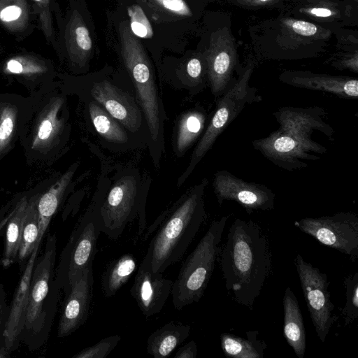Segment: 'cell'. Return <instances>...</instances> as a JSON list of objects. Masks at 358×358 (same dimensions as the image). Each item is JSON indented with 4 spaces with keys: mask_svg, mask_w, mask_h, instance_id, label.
<instances>
[{
    "mask_svg": "<svg viewBox=\"0 0 358 358\" xmlns=\"http://www.w3.org/2000/svg\"><path fill=\"white\" fill-rule=\"evenodd\" d=\"M218 259L231 299L253 310L272 268L271 245L265 231L252 220L236 218L220 246Z\"/></svg>",
    "mask_w": 358,
    "mask_h": 358,
    "instance_id": "6da1fadb",
    "label": "cell"
},
{
    "mask_svg": "<svg viewBox=\"0 0 358 358\" xmlns=\"http://www.w3.org/2000/svg\"><path fill=\"white\" fill-rule=\"evenodd\" d=\"M208 184L203 178L187 189L153 224L154 229L159 227L144 257L154 272L163 273L180 261L196 236L206 218L204 192Z\"/></svg>",
    "mask_w": 358,
    "mask_h": 358,
    "instance_id": "7a4b0ae2",
    "label": "cell"
},
{
    "mask_svg": "<svg viewBox=\"0 0 358 358\" xmlns=\"http://www.w3.org/2000/svg\"><path fill=\"white\" fill-rule=\"evenodd\" d=\"M119 30L122 57L134 85L136 97L146 120L154 148L151 155L155 166L159 167L161 153L165 151V113L154 71L141 41L131 31L129 24L122 22Z\"/></svg>",
    "mask_w": 358,
    "mask_h": 358,
    "instance_id": "3957f363",
    "label": "cell"
},
{
    "mask_svg": "<svg viewBox=\"0 0 358 358\" xmlns=\"http://www.w3.org/2000/svg\"><path fill=\"white\" fill-rule=\"evenodd\" d=\"M229 217L214 220L183 262L171 294L176 309L198 302L203 296L215 268Z\"/></svg>",
    "mask_w": 358,
    "mask_h": 358,
    "instance_id": "277c9868",
    "label": "cell"
},
{
    "mask_svg": "<svg viewBox=\"0 0 358 358\" xmlns=\"http://www.w3.org/2000/svg\"><path fill=\"white\" fill-rule=\"evenodd\" d=\"M255 67V61L249 59L246 65L238 72V78H234L227 90L217 99L213 115L192 153L187 169L178 180V187L189 177L220 135L243 108L248 105L262 101L257 88L249 85Z\"/></svg>",
    "mask_w": 358,
    "mask_h": 358,
    "instance_id": "5b68a950",
    "label": "cell"
},
{
    "mask_svg": "<svg viewBox=\"0 0 358 358\" xmlns=\"http://www.w3.org/2000/svg\"><path fill=\"white\" fill-rule=\"evenodd\" d=\"M145 196L134 177L124 176L110 188L107 195L92 208L101 232L117 240L127 224L138 217V236L145 229Z\"/></svg>",
    "mask_w": 358,
    "mask_h": 358,
    "instance_id": "8992f818",
    "label": "cell"
},
{
    "mask_svg": "<svg viewBox=\"0 0 358 358\" xmlns=\"http://www.w3.org/2000/svg\"><path fill=\"white\" fill-rule=\"evenodd\" d=\"M101 230L92 210L85 213L73 231L60 257L55 279L66 294L71 284L90 266L96 253Z\"/></svg>",
    "mask_w": 358,
    "mask_h": 358,
    "instance_id": "52a82bcc",
    "label": "cell"
},
{
    "mask_svg": "<svg viewBox=\"0 0 358 358\" xmlns=\"http://www.w3.org/2000/svg\"><path fill=\"white\" fill-rule=\"evenodd\" d=\"M294 225L322 245L347 255L352 262L358 258V216L352 212L333 215L304 217Z\"/></svg>",
    "mask_w": 358,
    "mask_h": 358,
    "instance_id": "ba28073f",
    "label": "cell"
},
{
    "mask_svg": "<svg viewBox=\"0 0 358 358\" xmlns=\"http://www.w3.org/2000/svg\"><path fill=\"white\" fill-rule=\"evenodd\" d=\"M294 264L315 332L324 343L338 317L333 313L334 305L328 290L326 273L307 262L297 254Z\"/></svg>",
    "mask_w": 358,
    "mask_h": 358,
    "instance_id": "9c48e42d",
    "label": "cell"
},
{
    "mask_svg": "<svg viewBox=\"0 0 358 358\" xmlns=\"http://www.w3.org/2000/svg\"><path fill=\"white\" fill-rule=\"evenodd\" d=\"M56 254V236L49 234L46 239L44 252L38 261L36 258L29 287L24 331L34 335L39 334L45 329V301L47 297H49L50 287L55 281L53 276ZM58 292L59 291H56L50 296Z\"/></svg>",
    "mask_w": 358,
    "mask_h": 358,
    "instance_id": "30bf717a",
    "label": "cell"
},
{
    "mask_svg": "<svg viewBox=\"0 0 358 358\" xmlns=\"http://www.w3.org/2000/svg\"><path fill=\"white\" fill-rule=\"evenodd\" d=\"M281 131L295 137L307 145L313 154H325L327 148L311 138L315 131L333 139L334 130L326 122V111L318 106L306 108L283 106L273 113Z\"/></svg>",
    "mask_w": 358,
    "mask_h": 358,
    "instance_id": "8fae6325",
    "label": "cell"
},
{
    "mask_svg": "<svg viewBox=\"0 0 358 358\" xmlns=\"http://www.w3.org/2000/svg\"><path fill=\"white\" fill-rule=\"evenodd\" d=\"M213 187L220 205L225 201H233L248 214L255 210H271L275 207V194L269 187L245 181L227 170L215 173Z\"/></svg>",
    "mask_w": 358,
    "mask_h": 358,
    "instance_id": "7c38bea8",
    "label": "cell"
},
{
    "mask_svg": "<svg viewBox=\"0 0 358 358\" xmlns=\"http://www.w3.org/2000/svg\"><path fill=\"white\" fill-rule=\"evenodd\" d=\"M204 57L210 91L217 99L233 80L238 62L235 41L228 28L219 29L211 34Z\"/></svg>",
    "mask_w": 358,
    "mask_h": 358,
    "instance_id": "4fadbf2b",
    "label": "cell"
},
{
    "mask_svg": "<svg viewBox=\"0 0 358 358\" xmlns=\"http://www.w3.org/2000/svg\"><path fill=\"white\" fill-rule=\"evenodd\" d=\"M252 145L266 159L288 171L306 168V160L320 159L307 145L279 129L266 137L253 140Z\"/></svg>",
    "mask_w": 358,
    "mask_h": 358,
    "instance_id": "5bb4252c",
    "label": "cell"
},
{
    "mask_svg": "<svg viewBox=\"0 0 358 358\" xmlns=\"http://www.w3.org/2000/svg\"><path fill=\"white\" fill-rule=\"evenodd\" d=\"M39 247L40 244L36 245L28 258L14 294L10 310H7L1 338L2 345L0 347V358L9 357L11 352L17 347L19 341L22 338L28 306L30 282Z\"/></svg>",
    "mask_w": 358,
    "mask_h": 358,
    "instance_id": "9a60e30c",
    "label": "cell"
},
{
    "mask_svg": "<svg viewBox=\"0 0 358 358\" xmlns=\"http://www.w3.org/2000/svg\"><path fill=\"white\" fill-rule=\"evenodd\" d=\"M173 280L154 272L144 257L140 264L130 293L145 317L159 313L171 294Z\"/></svg>",
    "mask_w": 358,
    "mask_h": 358,
    "instance_id": "2e32d148",
    "label": "cell"
},
{
    "mask_svg": "<svg viewBox=\"0 0 358 358\" xmlns=\"http://www.w3.org/2000/svg\"><path fill=\"white\" fill-rule=\"evenodd\" d=\"M93 266L86 268L71 284L58 324V337L69 336L87 320L93 293Z\"/></svg>",
    "mask_w": 358,
    "mask_h": 358,
    "instance_id": "e0dca14e",
    "label": "cell"
},
{
    "mask_svg": "<svg viewBox=\"0 0 358 358\" xmlns=\"http://www.w3.org/2000/svg\"><path fill=\"white\" fill-rule=\"evenodd\" d=\"M92 100L101 106L129 131L136 132L141 126L142 115L131 96L109 81L94 83L90 90Z\"/></svg>",
    "mask_w": 358,
    "mask_h": 358,
    "instance_id": "ac0fdd59",
    "label": "cell"
},
{
    "mask_svg": "<svg viewBox=\"0 0 358 358\" xmlns=\"http://www.w3.org/2000/svg\"><path fill=\"white\" fill-rule=\"evenodd\" d=\"M279 80L290 86L327 92L340 98L356 99L358 97V80L353 77L287 70L279 76Z\"/></svg>",
    "mask_w": 358,
    "mask_h": 358,
    "instance_id": "d6986e66",
    "label": "cell"
},
{
    "mask_svg": "<svg viewBox=\"0 0 358 358\" xmlns=\"http://www.w3.org/2000/svg\"><path fill=\"white\" fill-rule=\"evenodd\" d=\"M282 303L285 338L298 358H303L306 348L303 319L296 296L289 287L285 289Z\"/></svg>",
    "mask_w": 358,
    "mask_h": 358,
    "instance_id": "ffe728a7",
    "label": "cell"
},
{
    "mask_svg": "<svg viewBox=\"0 0 358 358\" xmlns=\"http://www.w3.org/2000/svg\"><path fill=\"white\" fill-rule=\"evenodd\" d=\"M190 326L171 321L153 331L147 341V352L155 358L169 357L189 336Z\"/></svg>",
    "mask_w": 358,
    "mask_h": 358,
    "instance_id": "44dd1931",
    "label": "cell"
},
{
    "mask_svg": "<svg viewBox=\"0 0 358 358\" xmlns=\"http://www.w3.org/2000/svg\"><path fill=\"white\" fill-rule=\"evenodd\" d=\"M207 115L203 109L188 110L179 117L173 138V151L181 157L204 131Z\"/></svg>",
    "mask_w": 358,
    "mask_h": 358,
    "instance_id": "7402d4cb",
    "label": "cell"
},
{
    "mask_svg": "<svg viewBox=\"0 0 358 358\" xmlns=\"http://www.w3.org/2000/svg\"><path fill=\"white\" fill-rule=\"evenodd\" d=\"M259 334L258 330L248 331L246 338L222 334L220 345L224 355L234 358H263L267 345Z\"/></svg>",
    "mask_w": 358,
    "mask_h": 358,
    "instance_id": "603a6c76",
    "label": "cell"
},
{
    "mask_svg": "<svg viewBox=\"0 0 358 358\" xmlns=\"http://www.w3.org/2000/svg\"><path fill=\"white\" fill-rule=\"evenodd\" d=\"M137 268L136 258L126 253L113 260L102 273L101 288L107 298L114 296L126 284Z\"/></svg>",
    "mask_w": 358,
    "mask_h": 358,
    "instance_id": "cb8c5ba5",
    "label": "cell"
},
{
    "mask_svg": "<svg viewBox=\"0 0 358 358\" xmlns=\"http://www.w3.org/2000/svg\"><path fill=\"white\" fill-rule=\"evenodd\" d=\"M73 173V169L66 171L48 192L38 199L37 208L39 217L40 241L62 201Z\"/></svg>",
    "mask_w": 358,
    "mask_h": 358,
    "instance_id": "d4e9b609",
    "label": "cell"
},
{
    "mask_svg": "<svg viewBox=\"0 0 358 358\" xmlns=\"http://www.w3.org/2000/svg\"><path fill=\"white\" fill-rule=\"evenodd\" d=\"M29 201L22 198L10 212L6 223L5 246L2 264L3 266L12 264L17 257L20 245L23 223Z\"/></svg>",
    "mask_w": 358,
    "mask_h": 358,
    "instance_id": "484cf974",
    "label": "cell"
},
{
    "mask_svg": "<svg viewBox=\"0 0 358 358\" xmlns=\"http://www.w3.org/2000/svg\"><path fill=\"white\" fill-rule=\"evenodd\" d=\"M88 110L94 129L103 138L115 143L128 141V135L122 124L97 102L91 101L88 104Z\"/></svg>",
    "mask_w": 358,
    "mask_h": 358,
    "instance_id": "4316f807",
    "label": "cell"
},
{
    "mask_svg": "<svg viewBox=\"0 0 358 358\" xmlns=\"http://www.w3.org/2000/svg\"><path fill=\"white\" fill-rule=\"evenodd\" d=\"M38 199L32 198L29 201L23 223L20 245L17 254L20 262L27 259L39 241V217L38 212Z\"/></svg>",
    "mask_w": 358,
    "mask_h": 358,
    "instance_id": "83f0119b",
    "label": "cell"
},
{
    "mask_svg": "<svg viewBox=\"0 0 358 358\" xmlns=\"http://www.w3.org/2000/svg\"><path fill=\"white\" fill-rule=\"evenodd\" d=\"M345 303L341 311L344 325H350L358 317V272L344 278Z\"/></svg>",
    "mask_w": 358,
    "mask_h": 358,
    "instance_id": "f1b7e54d",
    "label": "cell"
},
{
    "mask_svg": "<svg viewBox=\"0 0 358 358\" xmlns=\"http://www.w3.org/2000/svg\"><path fill=\"white\" fill-rule=\"evenodd\" d=\"M121 340L119 335L107 336L90 347L86 348L73 358H105L116 347Z\"/></svg>",
    "mask_w": 358,
    "mask_h": 358,
    "instance_id": "f546056e",
    "label": "cell"
},
{
    "mask_svg": "<svg viewBox=\"0 0 358 358\" xmlns=\"http://www.w3.org/2000/svg\"><path fill=\"white\" fill-rule=\"evenodd\" d=\"M130 17L129 27L134 35L138 37L148 38L152 34V29L146 15L138 5H133L128 8Z\"/></svg>",
    "mask_w": 358,
    "mask_h": 358,
    "instance_id": "4dcf8cb0",
    "label": "cell"
},
{
    "mask_svg": "<svg viewBox=\"0 0 358 358\" xmlns=\"http://www.w3.org/2000/svg\"><path fill=\"white\" fill-rule=\"evenodd\" d=\"M73 39L80 59L85 62L90 56L92 50V41L90 32L82 20L77 21L74 27Z\"/></svg>",
    "mask_w": 358,
    "mask_h": 358,
    "instance_id": "1f68e13d",
    "label": "cell"
},
{
    "mask_svg": "<svg viewBox=\"0 0 358 358\" xmlns=\"http://www.w3.org/2000/svg\"><path fill=\"white\" fill-rule=\"evenodd\" d=\"M61 101H57L48 115L41 122L36 135V140L41 142L48 141L59 129L60 122L57 118V112L61 106Z\"/></svg>",
    "mask_w": 358,
    "mask_h": 358,
    "instance_id": "d6a6232c",
    "label": "cell"
},
{
    "mask_svg": "<svg viewBox=\"0 0 358 358\" xmlns=\"http://www.w3.org/2000/svg\"><path fill=\"white\" fill-rule=\"evenodd\" d=\"M157 8L168 13L189 17L192 15L191 10L184 0H147Z\"/></svg>",
    "mask_w": 358,
    "mask_h": 358,
    "instance_id": "836d02e7",
    "label": "cell"
},
{
    "mask_svg": "<svg viewBox=\"0 0 358 358\" xmlns=\"http://www.w3.org/2000/svg\"><path fill=\"white\" fill-rule=\"evenodd\" d=\"M15 125V112L11 108H6L0 117V150L8 143Z\"/></svg>",
    "mask_w": 358,
    "mask_h": 358,
    "instance_id": "e575fe53",
    "label": "cell"
},
{
    "mask_svg": "<svg viewBox=\"0 0 358 358\" xmlns=\"http://www.w3.org/2000/svg\"><path fill=\"white\" fill-rule=\"evenodd\" d=\"M285 23L295 34L301 36H313L318 31V27L309 22L299 20H289Z\"/></svg>",
    "mask_w": 358,
    "mask_h": 358,
    "instance_id": "d590c367",
    "label": "cell"
},
{
    "mask_svg": "<svg viewBox=\"0 0 358 358\" xmlns=\"http://www.w3.org/2000/svg\"><path fill=\"white\" fill-rule=\"evenodd\" d=\"M332 65L336 68L343 70L349 69L356 73L358 72V54L356 51L354 54L343 57L342 59L333 62Z\"/></svg>",
    "mask_w": 358,
    "mask_h": 358,
    "instance_id": "8d00e7d4",
    "label": "cell"
},
{
    "mask_svg": "<svg viewBox=\"0 0 358 358\" xmlns=\"http://www.w3.org/2000/svg\"><path fill=\"white\" fill-rule=\"evenodd\" d=\"M197 355V345L194 341H190L180 347L176 355L175 358H196Z\"/></svg>",
    "mask_w": 358,
    "mask_h": 358,
    "instance_id": "74e56055",
    "label": "cell"
},
{
    "mask_svg": "<svg viewBox=\"0 0 358 358\" xmlns=\"http://www.w3.org/2000/svg\"><path fill=\"white\" fill-rule=\"evenodd\" d=\"M22 10L16 6H10L3 8L0 13V18L3 21H12L17 19Z\"/></svg>",
    "mask_w": 358,
    "mask_h": 358,
    "instance_id": "f35d334b",
    "label": "cell"
},
{
    "mask_svg": "<svg viewBox=\"0 0 358 358\" xmlns=\"http://www.w3.org/2000/svg\"><path fill=\"white\" fill-rule=\"evenodd\" d=\"M306 12L312 15L320 17H328L335 14L334 11L326 7L308 8L306 9Z\"/></svg>",
    "mask_w": 358,
    "mask_h": 358,
    "instance_id": "ab89813d",
    "label": "cell"
},
{
    "mask_svg": "<svg viewBox=\"0 0 358 358\" xmlns=\"http://www.w3.org/2000/svg\"><path fill=\"white\" fill-rule=\"evenodd\" d=\"M275 0H236V2L241 6H262L268 5Z\"/></svg>",
    "mask_w": 358,
    "mask_h": 358,
    "instance_id": "60d3db41",
    "label": "cell"
},
{
    "mask_svg": "<svg viewBox=\"0 0 358 358\" xmlns=\"http://www.w3.org/2000/svg\"><path fill=\"white\" fill-rule=\"evenodd\" d=\"M7 311L6 292L2 284H0V320Z\"/></svg>",
    "mask_w": 358,
    "mask_h": 358,
    "instance_id": "b9f144b4",
    "label": "cell"
},
{
    "mask_svg": "<svg viewBox=\"0 0 358 358\" xmlns=\"http://www.w3.org/2000/svg\"><path fill=\"white\" fill-rule=\"evenodd\" d=\"M7 69L13 73H20L23 71L22 65L17 60H10L7 64Z\"/></svg>",
    "mask_w": 358,
    "mask_h": 358,
    "instance_id": "7bdbcfd3",
    "label": "cell"
},
{
    "mask_svg": "<svg viewBox=\"0 0 358 358\" xmlns=\"http://www.w3.org/2000/svg\"><path fill=\"white\" fill-rule=\"evenodd\" d=\"M10 215V213L6 217H0V232L6 227V223Z\"/></svg>",
    "mask_w": 358,
    "mask_h": 358,
    "instance_id": "ee69618b",
    "label": "cell"
},
{
    "mask_svg": "<svg viewBox=\"0 0 358 358\" xmlns=\"http://www.w3.org/2000/svg\"><path fill=\"white\" fill-rule=\"evenodd\" d=\"M34 1H40L41 0H34Z\"/></svg>",
    "mask_w": 358,
    "mask_h": 358,
    "instance_id": "f6af8a7d",
    "label": "cell"
}]
</instances>
